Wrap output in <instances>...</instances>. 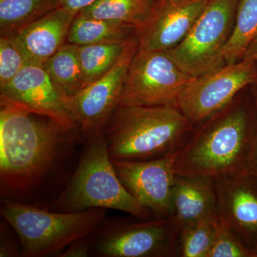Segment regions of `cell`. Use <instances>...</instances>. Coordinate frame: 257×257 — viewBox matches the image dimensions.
Returning <instances> with one entry per match:
<instances>
[{
    "instance_id": "6da1fadb",
    "label": "cell",
    "mask_w": 257,
    "mask_h": 257,
    "mask_svg": "<svg viewBox=\"0 0 257 257\" xmlns=\"http://www.w3.org/2000/svg\"><path fill=\"white\" fill-rule=\"evenodd\" d=\"M73 130L0 96L2 197L15 199L37 189L60 160Z\"/></svg>"
},
{
    "instance_id": "7a4b0ae2",
    "label": "cell",
    "mask_w": 257,
    "mask_h": 257,
    "mask_svg": "<svg viewBox=\"0 0 257 257\" xmlns=\"http://www.w3.org/2000/svg\"><path fill=\"white\" fill-rule=\"evenodd\" d=\"M256 133L257 87L249 86L196 126L177 152L176 174L216 179L247 172Z\"/></svg>"
},
{
    "instance_id": "3957f363",
    "label": "cell",
    "mask_w": 257,
    "mask_h": 257,
    "mask_svg": "<svg viewBox=\"0 0 257 257\" xmlns=\"http://www.w3.org/2000/svg\"><path fill=\"white\" fill-rule=\"evenodd\" d=\"M195 127L177 106H119L103 134L111 160L146 161L179 151Z\"/></svg>"
},
{
    "instance_id": "277c9868",
    "label": "cell",
    "mask_w": 257,
    "mask_h": 257,
    "mask_svg": "<svg viewBox=\"0 0 257 257\" xmlns=\"http://www.w3.org/2000/svg\"><path fill=\"white\" fill-rule=\"evenodd\" d=\"M101 208L124 211L143 220L153 219L125 189L116 175L104 134L88 139L72 179L54 204L60 212H79Z\"/></svg>"
},
{
    "instance_id": "5b68a950",
    "label": "cell",
    "mask_w": 257,
    "mask_h": 257,
    "mask_svg": "<svg viewBox=\"0 0 257 257\" xmlns=\"http://www.w3.org/2000/svg\"><path fill=\"white\" fill-rule=\"evenodd\" d=\"M107 209L60 212L4 199L1 215L15 230L23 256H57L71 243L89 237L106 219Z\"/></svg>"
},
{
    "instance_id": "8992f818",
    "label": "cell",
    "mask_w": 257,
    "mask_h": 257,
    "mask_svg": "<svg viewBox=\"0 0 257 257\" xmlns=\"http://www.w3.org/2000/svg\"><path fill=\"white\" fill-rule=\"evenodd\" d=\"M239 0H208L183 41L166 51L186 73L199 77L224 67Z\"/></svg>"
},
{
    "instance_id": "52a82bcc",
    "label": "cell",
    "mask_w": 257,
    "mask_h": 257,
    "mask_svg": "<svg viewBox=\"0 0 257 257\" xmlns=\"http://www.w3.org/2000/svg\"><path fill=\"white\" fill-rule=\"evenodd\" d=\"M179 231L172 218L105 219L91 236L90 254L100 257L179 256Z\"/></svg>"
},
{
    "instance_id": "ba28073f",
    "label": "cell",
    "mask_w": 257,
    "mask_h": 257,
    "mask_svg": "<svg viewBox=\"0 0 257 257\" xmlns=\"http://www.w3.org/2000/svg\"><path fill=\"white\" fill-rule=\"evenodd\" d=\"M196 79L162 51L139 47L134 57L119 106H174Z\"/></svg>"
},
{
    "instance_id": "9c48e42d",
    "label": "cell",
    "mask_w": 257,
    "mask_h": 257,
    "mask_svg": "<svg viewBox=\"0 0 257 257\" xmlns=\"http://www.w3.org/2000/svg\"><path fill=\"white\" fill-rule=\"evenodd\" d=\"M138 48L135 35L109 72L74 96L64 98L67 111L87 140L104 133L109 118L119 106L128 69Z\"/></svg>"
},
{
    "instance_id": "30bf717a",
    "label": "cell",
    "mask_w": 257,
    "mask_h": 257,
    "mask_svg": "<svg viewBox=\"0 0 257 257\" xmlns=\"http://www.w3.org/2000/svg\"><path fill=\"white\" fill-rule=\"evenodd\" d=\"M249 86L257 87V63L244 55L239 62L196 77L182 94L177 107L197 126L227 106Z\"/></svg>"
},
{
    "instance_id": "8fae6325",
    "label": "cell",
    "mask_w": 257,
    "mask_h": 257,
    "mask_svg": "<svg viewBox=\"0 0 257 257\" xmlns=\"http://www.w3.org/2000/svg\"><path fill=\"white\" fill-rule=\"evenodd\" d=\"M177 152L146 161L111 160L125 189L151 211L154 218L164 219L172 216Z\"/></svg>"
},
{
    "instance_id": "7c38bea8",
    "label": "cell",
    "mask_w": 257,
    "mask_h": 257,
    "mask_svg": "<svg viewBox=\"0 0 257 257\" xmlns=\"http://www.w3.org/2000/svg\"><path fill=\"white\" fill-rule=\"evenodd\" d=\"M208 0H154L150 14L136 28L139 47L166 52L181 43Z\"/></svg>"
},
{
    "instance_id": "4fadbf2b",
    "label": "cell",
    "mask_w": 257,
    "mask_h": 257,
    "mask_svg": "<svg viewBox=\"0 0 257 257\" xmlns=\"http://www.w3.org/2000/svg\"><path fill=\"white\" fill-rule=\"evenodd\" d=\"M217 213L257 257V179L247 172L215 179Z\"/></svg>"
},
{
    "instance_id": "5bb4252c",
    "label": "cell",
    "mask_w": 257,
    "mask_h": 257,
    "mask_svg": "<svg viewBox=\"0 0 257 257\" xmlns=\"http://www.w3.org/2000/svg\"><path fill=\"white\" fill-rule=\"evenodd\" d=\"M2 96L29 110L45 115L66 127L76 125L64 104V97L43 66L27 63L10 83L0 87Z\"/></svg>"
},
{
    "instance_id": "9a60e30c",
    "label": "cell",
    "mask_w": 257,
    "mask_h": 257,
    "mask_svg": "<svg viewBox=\"0 0 257 257\" xmlns=\"http://www.w3.org/2000/svg\"><path fill=\"white\" fill-rule=\"evenodd\" d=\"M76 13L59 7L12 37L27 63L44 65L67 40Z\"/></svg>"
},
{
    "instance_id": "2e32d148",
    "label": "cell",
    "mask_w": 257,
    "mask_h": 257,
    "mask_svg": "<svg viewBox=\"0 0 257 257\" xmlns=\"http://www.w3.org/2000/svg\"><path fill=\"white\" fill-rule=\"evenodd\" d=\"M171 218L184 226L217 213L215 179L206 176L177 175Z\"/></svg>"
},
{
    "instance_id": "e0dca14e",
    "label": "cell",
    "mask_w": 257,
    "mask_h": 257,
    "mask_svg": "<svg viewBox=\"0 0 257 257\" xmlns=\"http://www.w3.org/2000/svg\"><path fill=\"white\" fill-rule=\"evenodd\" d=\"M135 32L136 28L127 24L77 15L67 42L79 46L125 42L135 36Z\"/></svg>"
},
{
    "instance_id": "ac0fdd59",
    "label": "cell",
    "mask_w": 257,
    "mask_h": 257,
    "mask_svg": "<svg viewBox=\"0 0 257 257\" xmlns=\"http://www.w3.org/2000/svg\"><path fill=\"white\" fill-rule=\"evenodd\" d=\"M43 67L64 98L74 96L84 87L78 45L64 44Z\"/></svg>"
},
{
    "instance_id": "d6986e66",
    "label": "cell",
    "mask_w": 257,
    "mask_h": 257,
    "mask_svg": "<svg viewBox=\"0 0 257 257\" xmlns=\"http://www.w3.org/2000/svg\"><path fill=\"white\" fill-rule=\"evenodd\" d=\"M57 8L58 0H0L1 36L15 37Z\"/></svg>"
},
{
    "instance_id": "ffe728a7",
    "label": "cell",
    "mask_w": 257,
    "mask_h": 257,
    "mask_svg": "<svg viewBox=\"0 0 257 257\" xmlns=\"http://www.w3.org/2000/svg\"><path fill=\"white\" fill-rule=\"evenodd\" d=\"M154 0H98L79 16L127 24L138 28L150 14Z\"/></svg>"
},
{
    "instance_id": "44dd1931",
    "label": "cell",
    "mask_w": 257,
    "mask_h": 257,
    "mask_svg": "<svg viewBox=\"0 0 257 257\" xmlns=\"http://www.w3.org/2000/svg\"><path fill=\"white\" fill-rule=\"evenodd\" d=\"M256 37L257 0H239L232 34L223 53L226 64L241 60Z\"/></svg>"
},
{
    "instance_id": "7402d4cb",
    "label": "cell",
    "mask_w": 257,
    "mask_h": 257,
    "mask_svg": "<svg viewBox=\"0 0 257 257\" xmlns=\"http://www.w3.org/2000/svg\"><path fill=\"white\" fill-rule=\"evenodd\" d=\"M131 38L125 42L78 45L83 87L100 78L112 68Z\"/></svg>"
},
{
    "instance_id": "603a6c76",
    "label": "cell",
    "mask_w": 257,
    "mask_h": 257,
    "mask_svg": "<svg viewBox=\"0 0 257 257\" xmlns=\"http://www.w3.org/2000/svg\"><path fill=\"white\" fill-rule=\"evenodd\" d=\"M220 217L218 213L182 228L179 231V256L207 257Z\"/></svg>"
},
{
    "instance_id": "cb8c5ba5",
    "label": "cell",
    "mask_w": 257,
    "mask_h": 257,
    "mask_svg": "<svg viewBox=\"0 0 257 257\" xmlns=\"http://www.w3.org/2000/svg\"><path fill=\"white\" fill-rule=\"evenodd\" d=\"M207 257H256V255L220 219Z\"/></svg>"
},
{
    "instance_id": "d4e9b609",
    "label": "cell",
    "mask_w": 257,
    "mask_h": 257,
    "mask_svg": "<svg viewBox=\"0 0 257 257\" xmlns=\"http://www.w3.org/2000/svg\"><path fill=\"white\" fill-rule=\"evenodd\" d=\"M27 64L21 51L12 37L0 38V87L11 82Z\"/></svg>"
},
{
    "instance_id": "484cf974",
    "label": "cell",
    "mask_w": 257,
    "mask_h": 257,
    "mask_svg": "<svg viewBox=\"0 0 257 257\" xmlns=\"http://www.w3.org/2000/svg\"><path fill=\"white\" fill-rule=\"evenodd\" d=\"M4 223L1 224V243L0 256L11 257L23 256L21 242H18L15 234L10 231L9 227Z\"/></svg>"
},
{
    "instance_id": "4316f807",
    "label": "cell",
    "mask_w": 257,
    "mask_h": 257,
    "mask_svg": "<svg viewBox=\"0 0 257 257\" xmlns=\"http://www.w3.org/2000/svg\"><path fill=\"white\" fill-rule=\"evenodd\" d=\"M91 236L77 240L59 253L60 257H87L90 256Z\"/></svg>"
},
{
    "instance_id": "83f0119b",
    "label": "cell",
    "mask_w": 257,
    "mask_h": 257,
    "mask_svg": "<svg viewBox=\"0 0 257 257\" xmlns=\"http://www.w3.org/2000/svg\"><path fill=\"white\" fill-rule=\"evenodd\" d=\"M98 0H58L59 7L78 14L79 12L95 3Z\"/></svg>"
},
{
    "instance_id": "f1b7e54d",
    "label": "cell",
    "mask_w": 257,
    "mask_h": 257,
    "mask_svg": "<svg viewBox=\"0 0 257 257\" xmlns=\"http://www.w3.org/2000/svg\"><path fill=\"white\" fill-rule=\"evenodd\" d=\"M247 173L252 175L257 179V133L252 152L248 162Z\"/></svg>"
},
{
    "instance_id": "f546056e",
    "label": "cell",
    "mask_w": 257,
    "mask_h": 257,
    "mask_svg": "<svg viewBox=\"0 0 257 257\" xmlns=\"http://www.w3.org/2000/svg\"><path fill=\"white\" fill-rule=\"evenodd\" d=\"M244 55H248L256 61L257 63V37L248 46Z\"/></svg>"
}]
</instances>
